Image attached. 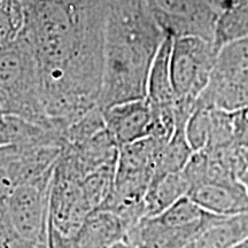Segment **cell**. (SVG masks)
<instances>
[{
	"label": "cell",
	"instance_id": "obj_17",
	"mask_svg": "<svg viewBox=\"0 0 248 248\" xmlns=\"http://www.w3.org/2000/svg\"><path fill=\"white\" fill-rule=\"evenodd\" d=\"M193 153L186 139L185 126H176L172 137L160 148L155 162L153 178L182 171Z\"/></svg>",
	"mask_w": 248,
	"mask_h": 248
},
{
	"label": "cell",
	"instance_id": "obj_23",
	"mask_svg": "<svg viewBox=\"0 0 248 248\" xmlns=\"http://www.w3.org/2000/svg\"><path fill=\"white\" fill-rule=\"evenodd\" d=\"M239 181L241 182V184L244 185L245 190H246V192L248 193V161H247L246 167H245V169L243 170V172L240 173Z\"/></svg>",
	"mask_w": 248,
	"mask_h": 248
},
{
	"label": "cell",
	"instance_id": "obj_6",
	"mask_svg": "<svg viewBox=\"0 0 248 248\" xmlns=\"http://www.w3.org/2000/svg\"><path fill=\"white\" fill-rule=\"evenodd\" d=\"M58 156L57 148L48 145L0 147V213L18 186L51 176Z\"/></svg>",
	"mask_w": 248,
	"mask_h": 248
},
{
	"label": "cell",
	"instance_id": "obj_12",
	"mask_svg": "<svg viewBox=\"0 0 248 248\" xmlns=\"http://www.w3.org/2000/svg\"><path fill=\"white\" fill-rule=\"evenodd\" d=\"M55 145L64 147L60 133L11 114L0 113V147Z\"/></svg>",
	"mask_w": 248,
	"mask_h": 248
},
{
	"label": "cell",
	"instance_id": "obj_20",
	"mask_svg": "<svg viewBox=\"0 0 248 248\" xmlns=\"http://www.w3.org/2000/svg\"><path fill=\"white\" fill-rule=\"evenodd\" d=\"M0 248H47V245L28 240L20 235L5 213H0Z\"/></svg>",
	"mask_w": 248,
	"mask_h": 248
},
{
	"label": "cell",
	"instance_id": "obj_2",
	"mask_svg": "<svg viewBox=\"0 0 248 248\" xmlns=\"http://www.w3.org/2000/svg\"><path fill=\"white\" fill-rule=\"evenodd\" d=\"M166 36L144 0H108L101 109L147 98L152 63Z\"/></svg>",
	"mask_w": 248,
	"mask_h": 248
},
{
	"label": "cell",
	"instance_id": "obj_8",
	"mask_svg": "<svg viewBox=\"0 0 248 248\" xmlns=\"http://www.w3.org/2000/svg\"><path fill=\"white\" fill-rule=\"evenodd\" d=\"M52 177L18 186L12 193L5 210L18 234L44 245H47L48 239Z\"/></svg>",
	"mask_w": 248,
	"mask_h": 248
},
{
	"label": "cell",
	"instance_id": "obj_3",
	"mask_svg": "<svg viewBox=\"0 0 248 248\" xmlns=\"http://www.w3.org/2000/svg\"><path fill=\"white\" fill-rule=\"evenodd\" d=\"M0 113L52 130L43 105L38 64L24 33L0 49Z\"/></svg>",
	"mask_w": 248,
	"mask_h": 248
},
{
	"label": "cell",
	"instance_id": "obj_11",
	"mask_svg": "<svg viewBox=\"0 0 248 248\" xmlns=\"http://www.w3.org/2000/svg\"><path fill=\"white\" fill-rule=\"evenodd\" d=\"M128 231L116 214L98 209L89 214L73 239L77 248H113L125 241Z\"/></svg>",
	"mask_w": 248,
	"mask_h": 248
},
{
	"label": "cell",
	"instance_id": "obj_13",
	"mask_svg": "<svg viewBox=\"0 0 248 248\" xmlns=\"http://www.w3.org/2000/svg\"><path fill=\"white\" fill-rule=\"evenodd\" d=\"M172 37L167 35L152 63L147 83V100L154 106L175 105L176 95L171 79Z\"/></svg>",
	"mask_w": 248,
	"mask_h": 248
},
{
	"label": "cell",
	"instance_id": "obj_7",
	"mask_svg": "<svg viewBox=\"0 0 248 248\" xmlns=\"http://www.w3.org/2000/svg\"><path fill=\"white\" fill-rule=\"evenodd\" d=\"M166 35L212 40L219 12L209 0H144Z\"/></svg>",
	"mask_w": 248,
	"mask_h": 248
},
{
	"label": "cell",
	"instance_id": "obj_26",
	"mask_svg": "<svg viewBox=\"0 0 248 248\" xmlns=\"http://www.w3.org/2000/svg\"><path fill=\"white\" fill-rule=\"evenodd\" d=\"M22 1H23V0H22Z\"/></svg>",
	"mask_w": 248,
	"mask_h": 248
},
{
	"label": "cell",
	"instance_id": "obj_21",
	"mask_svg": "<svg viewBox=\"0 0 248 248\" xmlns=\"http://www.w3.org/2000/svg\"><path fill=\"white\" fill-rule=\"evenodd\" d=\"M233 142L237 146L248 148V105L230 111Z\"/></svg>",
	"mask_w": 248,
	"mask_h": 248
},
{
	"label": "cell",
	"instance_id": "obj_24",
	"mask_svg": "<svg viewBox=\"0 0 248 248\" xmlns=\"http://www.w3.org/2000/svg\"><path fill=\"white\" fill-rule=\"evenodd\" d=\"M235 248H248V238H247V239H245L243 243L238 245V246Z\"/></svg>",
	"mask_w": 248,
	"mask_h": 248
},
{
	"label": "cell",
	"instance_id": "obj_14",
	"mask_svg": "<svg viewBox=\"0 0 248 248\" xmlns=\"http://www.w3.org/2000/svg\"><path fill=\"white\" fill-rule=\"evenodd\" d=\"M248 238V213L222 217L184 248H235Z\"/></svg>",
	"mask_w": 248,
	"mask_h": 248
},
{
	"label": "cell",
	"instance_id": "obj_18",
	"mask_svg": "<svg viewBox=\"0 0 248 248\" xmlns=\"http://www.w3.org/2000/svg\"><path fill=\"white\" fill-rule=\"evenodd\" d=\"M26 29V8L22 0H0V49L20 38Z\"/></svg>",
	"mask_w": 248,
	"mask_h": 248
},
{
	"label": "cell",
	"instance_id": "obj_22",
	"mask_svg": "<svg viewBox=\"0 0 248 248\" xmlns=\"http://www.w3.org/2000/svg\"><path fill=\"white\" fill-rule=\"evenodd\" d=\"M209 1L219 13H221L223 9L230 7V6L234 4V0H209Z\"/></svg>",
	"mask_w": 248,
	"mask_h": 248
},
{
	"label": "cell",
	"instance_id": "obj_4",
	"mask_svg": "<svg viewBox=\"0 0 248 248\" xmlns=\"http://www.w3.org/2000/svg\"><path fill=\"white\" fill-rule=\"evenodd\" d=\"M217 54L212 40L194 36L172 38L170 66L175 104L195 108L209 84Z\"/></svg>",
	"mask_w": 248,
	"mask_h": 248
},
{
	"label": "cell",
	"instance_id": "obj_5",
	"mask_svg": "<svg viewBox=\"0 0 248 248\" xmlns=\"http://www.w3.org/2000/svg\"><path fill=\"white\" fill-rule=\"evenodd\" d=\"M248 105V39L218 52L209 84L197 106L234 110Z\"/></svg>",
	"mask_w": 248,
	"mask_h": 248
},
{
	"label": "cell",
	"instance_id": "obj_9",
	"mask_svg": "<svg viewBox=\"0 0 248 248\" xmlns=\"http://www.w3.org/2000/svg\"><path fill=\"white\" fill-rule=\"evenodd\" d=\"M101 110L107 131L119 147L151 136L152 107L147 99L122 102Z\"/></svg>",
	"mask_w": 248,
	"mask_h": 248
},
{
	"label": "cell",
	"instance_id": "obj_1",
	"mask_svg": "<svg viewBox=\"0 0 248 248\" xmlns=\"http://www.w3.org/2000/svg\"><path fill=\"white\" fill-rule=\"evenodd\" d=\"M24 35L38 64L51 129L63 135L99 107L108 0H29Z\"/></svg>",
	"mask_w": 248,
	"mask_h": 248
},
{
	"label": "cell",
	"instance_id": "obj_19",
	"mask_svg": "<svg viewBox=\"0 0 248 248\" xmlns=\"http://www.w3.org/2000/svg\"><path fill=\"white\" fill-rule=\"evenodd\" d=\"M210 133V108L195 106L185 125V136L193 152L207 147Z\"/></svg>",
	"mask_w": 248,
	"mask_h": 248
},
{
	"label": "cell",
	"instance_id": "obj_10",
	"mask_svg": "<svg viewBox=\"0 0 248 248\" xmlns=\"http://www.w3.org/2000/svg\"><path fill=\"white\" fill-rule=\"evenodd\" d=\"M195 203L217 216H234L248 213V193L239 179L204 182L187 194Z\"/></svg>",
	"mask_w": 248,
	"mask_h": 248
},
{
	"label": "cell",
	"instance_id": "obj_15",
	"mask_svg": "<svg viewBox=\"0 0 248 248\" xmlns=\"http://www.w3.org/2000/svg\"><path fill=\"white\" fill-rule=\"evenodd\" d=\"M190 184L183 171L153 178L145 194V217L156 216L186 197Z\"/></svg>",
	"mask_w": 248,
	"mask_h": 248
},
{
	"label": "cell",
	"instance_id": "obj_16",
	"mask_svg": "<svg viewBox=\"0 0 248 248\" xmlns=\"http://www.w3.org/2000/svg\"><path fill=\"white\" fill-rule=\"evenodd\" d=\"M248 39V5L233 4L223 9L214 29L213 45L217 52L225 46Z\"/></svg>",
	"mask_w": 248,
	"mask_h": 248
},
{
	"label": "cell",
	"instance_id": "obj_25",
	"mask_svg": "<svg viewBox=\"0 0 248 248\" xmlns=\"http://www.w3.org/2000/svg\"><path fill=\"white\" fill-rule=\"evenodd\" d=\"M234 4H237V5H248V0H234Z\"/></svg>",
	"mask_w": 248,
	"mask_h": 248
}]
</instances>
